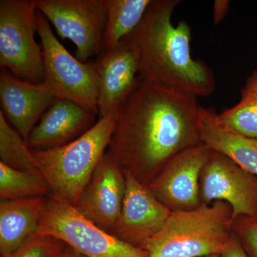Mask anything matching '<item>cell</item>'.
<instances>
[{
  "label": "cell",
  "mask_w": 257,
  "mask_h": 257,
  "mask_svg": "<svg viewBox=\"0 0 257 257\" xmlns=\"http://www.w3.org/2000/svg\"><path fill=\"white\" fill-rule=\"evenodd\" d=\"M125 189L124 173L106 153L74 207L96 226L110 233L119 219Z\"/></svg>",
  "instance_id": "obj_12"
},
{
  "label": "cell",
  "mask_w": 257,
  "mask_h": 257,
  "mask_svg": "<svg viewBox=\"0 0 257 257\" xmlns=\"http://www.w3.org/2000/svg\"><path fill=\"white\" fill-rule=\"evenodd\" d=\"M57 99L45 82H28L5 70L0 73L1 111L25 141Z\"/></svg>",
  "instance_id": "obj_13"
},
{
  "label": "cell",
  "mask_w": 257,
  "mask_h": 257,
  "mask_svg": "<svg viewBox=\"0 0 257 257\" xmlns=\"http://www.w3.org/2000/svg\"><path fill=\"white\" fill-rule=\"evenodd\" d=\"M198 128L201 143L257 175V140L225 126L212 108L201 107Z\"/></svg>",
  "instance_id": "obj_17"
},
{
  "label": "cell",
  "mask_w": 257,
  "mask_h": 257,
  "mask_svg": "<svg viewBox=\"0 0 257 257\" xmlns=\"http://www.w3.org/2000/svg\"><path fill=\"white\" fill-rule=\"evenodd\" d=\"M34 3L58 35L75 45L78 60L88 62L100 55L106 23L105 0H34Z\"/></svg>",
  "instance_id": "obj_8"
},
{
  "label": "cell",
  "mask_w": 257,
  "mask_h": 257,
  "mask_svg": "<svg viewBox=\"0 0 257 257\" xmlns=\"http://www.w3.org/2000/svg\"><path fill=\"white\" fill-rule=\"evenodd\" d=\"M199 184L202 205L216 201L227 203L232 221L239 216L257 215V175L222 154L211 150Z\"/></svg>",
  "instance_id": "obj_9"
},
{
  "label": "cell",
  "mask_w": 257,
  "mask_h": 257,
  "mask_svg": "<svg viewBox=\"0 0 257 257\" xmlns=\"http://www.w3.org/2000/svg\"><path fill=\"white\" fill-rule=\"evenodd\" d=\"M37 17L34 0L0 1V67L18 78L40 83L45 65L35 40Z\"/></svg>",
  "instance_id": "obj_5"
},
{
  "label": "cell",
  "mask_w": 257,
  "mask_h": 257,
  "mask_svg": "<svg viewBox=\"0 0 257 257\" xmlns=\"http://www.w3.org/2000/svg\"><path fill=\"white\" fill-rule=\"evenodd\" d=\"M37 34L41 40L45 82L58 99L72 101L98 114V78L94 62L72 55L37 10Z\"/></svg>",
  "instance_id": "obj_7"
},
{
  "label": "cell",
  "mask_w": 257,
  "mask_h": 257,
  "mask_svg": "<svg viewBox=\"0 0 257 257\" xmlns=\"http://www.w3.org/2000/svg\"><path fill=\"white\" fill-rule=\"evenodd\" d=\"M51 191L40 172L15 170L0 162V197L5 200L47 198Z\"/></svg>",
  "instance_id": "obj_20"
},
{
  "label": "cell",
  "mask_w": 257,
  "mask_h": 257,
  "mask_svg": "<svg viewBox=\"0 0 257 257\" xmlns=\"http://www.w3.org/2000/svg\"><path fill=\"white\" fill-rule=\"evenodd\" d=\"M210 152V149L200 143L179 154L167 164L149 188L172 212L200 207V176Z\"/></svg>",
  "instance_id": "obj_10"
},
{
  "label": "cell",
  "mask_w": 257,
  "mask_h": 257,
  "mask_svg": "<svg viewBox=\"0 0 257 257\" xmlns=\"http://www.w3.org/2000/svg\"><path fill=\"white\" fill-rule=\"evenodd\" d=\"M152 0H105L103 50L119 46L141 23Z\"/></svg>",
  "instance_id": "obj_18"
},
{
  "label": "cell",
  "mask_w": 257,
  "mask_h": 257,
  "mask_svg": "<svg viewBox=\"0 0 257 257\" xmlns=\"http://www.w3.org/2000/svg\"><path fill=\"white\" fill-rule=\"evenodd\" d=\"M232 211L216 201L194 210L174 211L147 242L150 257H205L220 254L232 237Z\"/></svg>",
  "instance_id": "obj_4"
},
{
  "label": "cell",
  "mask_w": 257,
  "mask_h": 257,
  "mask_svg": "<svg viewBox=\"0 0 257 257\" xmlns=\"http://www.w3.org/2000/svg\"><path fill=\"white\" fill-rule=\"evenodd\" d=\"M197 98L139 77L118 111L106 153L149 186L179 154L202 143Z\"/></svg>",
  "instance_id": "obj_1"
},
{
  "label": "cell",
  "mask_w": 257,
  "mask_h": 257,
  "mask_svg": "<svg viewBox=\"0 0 257 257\" xmlns=\"http://www.w3.org/2000/svg\"><path fill=\"white\" fill-rule=\"evenodd\" d=\"M67 244L52 236H39L5 257H59Z\"/></svg>",
  "instance_id": "obj_22"
},
{
  "label": "cell",
  "mask_w": 257,
  "mask_h": 257,
  "mask_svg": "<svg viewBox=\"0 0 257 257\" xmlns=\"http://www.w3.org/2000/svg\"><path fill=\"white\" fill-rule=\"evenodd\" d=\"M232 234L249 257H257V215L239 216L233 221Z\"/></svg>",
  "instance_id": "obj_23"
},
{
  "label": "cell",
  "mask_w": 257,
  "mask_h": 257,
  "mask_svg": "<svg viewBox=\"0 0 257 257\" xmlns=\"http://www.w3.org/2000/svg\"><path fill=\"white\" fill-rule=\"evenodd\" d=\"M98 78V115L99 117L119 110L136 85L138 62L130 47L119 46L103 50L94 62Z\"/></svg>",
  "instance_id": "obj_14"
},
{
  "label": "cell",
  "mask_w": 257,
  "mask_h": 257,
  "mask_svg": "<svg viewBox=\"0 0 257 257\" xmlns=\"http://www.w3.org/2000/svg\"><path fill=\"white\" fill-rule=\"evenodd\" d=\"M126 189L119 219L110 234L125 242L145 248L160 231L172 211L154 195L148 186L125 175Z\"/></svg>",
  "instance_id": "obj_11"
},
{
  "label": "cell",
  "mask_w": 257,
  "mask_h": 257,
  "mask_svg": "<svg viewBox=\"0 0 257 257\" xmlns=\"http://www.w3.org/2000/svg\"><path fill=\"white\" fill-rule=\"evenodd\" d=\"M220 256V254H212L209 255V256H205V257H219Z\"/></svg>",
  "instance_id": "obj_27"
},
{
  "label": "cell",
  "mask_w": 257,
  "mask_h": 257,
  "mask_svg": "<svg viewBox=\"0 0 257 257\" xmlns=\"http://www.w3.org/2000/svg\"><path fill=\"white\" fill-rule=\"evenodd\" d=\"M59 257H86L82 253L78 252V251L74 250V248L70 247V246H66L65 248L63 250L60 256Z\"/></svg>",
  "instance_id": "obj_26"
},
{
  "label": "cell",
  "mask_w": 257,
  "mask_h": 257,
  "mask_svg": "<svg viewBox=\"0 0 257 257\" xmlns=\"http://www.w3.org/2000/svg\"><path fill=\"white\" fill-rule=\"evenodd\" d=\"M179 0H152L141 23L123 40L135 54L139 77L177 92L204 97L216 81L210 67L191 54L192 30L186 21L172 23Z\"/></svg>",
  "instance_id": "obj_2"
},
{
  "label": "cell",
  "mask_w": 257,
  "mask_h": 257,
  "mask_svg": "<svg viewBox=\"0 0 257 257\" xmlns=\"http://www.w3.org/2000/svg\"><path fill=\"white\" fill-rule=\"evenodd\" d=\"M96 115L74 101L58 99L30 134L27 145L30 150H45L67 145L92 127Z\"/></svg>",
  "instance_id": "obj_15"
},
{
  "label": "cell",
  "mask_w": 257,
  "mask_h": 257,
  "mask_svg": "<svg viewBox=\"0 0 257 257\" xmlns=\"http://www.w3.org/2000/svg\"><path fill=\"white\" fill-rule=\"evenodd\" d=\"M40 236L60 240L86 257H150L145 248L121 241L89 221L74 206L52 196L47 199Z\"/></svg>",
  "instance_id": "obj_6"
},
{
  "label": "cell",
  "mask_w": 257,
  "mask_h": 257,
  "mask_svg": "<svg viewBox=\"0 0 257 257\" xmlns=\"http://www.w3.org/2000/svg\"><path fill=\"white\" fill-rule=\"evenodd\" d=\"M219 257H249L243 249L242 246L236 237L232 235L229 244L224 251L220 253Z\"/></svg>",
  "instance_id": "obj_24"
},
{
  "label": "cell",
  "mask_w": 257,
  "mask_h": 257,
  "mask_svg": "<svg viewBox=\"0 0 257 257\" xmlns=\"http://www.w3.org/2000/svg\"><path fill=\"white\" fill-rule=\"evenodd\" d=\"M237 104L225 109L218 117L233 131L257 140V70L246 79Z\"/></svg>",
  "instance_id": "obj_19"
},
{
  "label": "cell",
  "mask_w": 257,
  "mask_h": 257,
  "mask_svg": "<svg viewBox=\"0 0 257 257\" xmlns=\"http://www.w3.org/2000/svg\"><path fill=\"white\" fill-rule=\"evenodd\" d=\"M0 162L15 170L39 172L31 150L0 111Z\"/></svg>",
  "instance_id": "obj_21"
},
{
  "label": "cell",
  "mask_w": 257,
  "mask_h": 257,
  "mask_svg": "<svg viewBox=\"0 0 257 257\" xmlns=\"http://www.w3.org/2000/svg\"><path fill=\"white\" fill-rule=\"evenodd\" d=\"M118 111L99 117L92 127L67 145L50 150H30L37 170L50 187V196L76 205L106 154Z\"/></svg>",
  "instance_id": "obj_3"
},
{
  "label": "cell",
  "mask_w": 257,
  "mask_h": 257,
  "mask_svg": "<svg viewBox=\"0 0 257 257\" xmlns=\"http://www.w3.org/2000/svg\"><path fill=\"white\" fill-rule=\"evenodd\" d=\"M47 198L0 202V254L5 257L40 236Z\"/></svg>",
  "instance_id": "obj_16"
},
{
  "label": "cell",
  "mask_w": 257,
  "mask_h": 257,
  "mask_svg": "<svg viewBox=\"0 0 257 257\" xmlns=\"http://www.w3.org/2000/svg\"><path fill=\"white\" fill-rule=\"evenodd\" d=\"M229 0H215L213 4V21L214 25H219L226 16L229 10Z\"/></svg>",
  "instance_id": "obj_25"
}]
</instances>
